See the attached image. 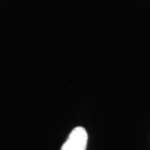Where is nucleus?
Here are the masks:
<instances>
[{
  "label": "nucleus",
  "instance_id": "f257e3e1",
  "mask_svg": "<svg viewBox=\"0 0 150 150\" xmlns=\"http://www.w3.org/2000/svg\"><path fill=\"white\" fill-rule=\"evenodd\" d=\"M88 144V134L84 128L76 127L62 145L60 150H86Z\"/></svg>",
  "mask_w": 150,
  "mask_h": 150
}]
</instances>
